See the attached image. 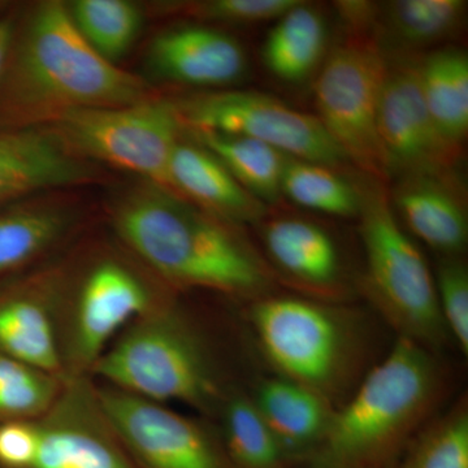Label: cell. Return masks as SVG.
<instances>
[{"label":"cell","instance_id":"cell-1","mask_svg":"<svg viewBox=\"0 0 468 468\" xmlns=\"http://www.w3.org/2000/svg\"><path fill=\"white\" fill-rule=\"evenodd\" d=\"M112 224L126 250L176 292L201 289L252 302L272 292L275 275L239 227L167 189L144 183L129 190Z\"/></svg>","mask_w":468,"mask_h":468},{"label":"cell","instance_id":"cell-2","mask_svg":"<svg viewBox=\"0 0 468 468\" xmlns=\"http://www.w3.org/2000/svg\"><path fill=\"white\" fill-rule=\"evenodd\" d=\"M153 100L149 85L92 50L58 0L27 15L0 79V129L46 128L77 110Z\"/></svg>","mask_w":468,"mask_h":468},{"label":"cell","instance_id":"cell-3","mask_svg":"<svg viewBox=\"0 0 468 468\" xmlns=\"http://www.w3.org/2000/svg\"><path fill=\"white\" fill-rule=\"evenodd\" d=\"M436 353L397 338L340 406L313 452L316 468H390L441 405L446 385Z\"/></svg>","mask_w":468,"mask_h":468},{"label":"cell","instance_id":"cell-4","mask_svg":"<svg viewBox=\"0 0 468 468\" xmlns=\"http://www.w3.org/2000/svg\"><path fill=\"white\" fill-rule=\"evenodd\" d=\"M91 378L150 401L185 403L209 418H217L232 389L178 298L129 323L98 360Z\"/></svg>","mask_w":468,"mask_h":468},{"label":"cell","instance_id":"cell-5","mask_svg":"<svg viewBox=\"0 0 468 468\" xmlns=\"http://www.w3.org/2000/svg\"><path fill=\"white\" fill-rule=\"evenodd\" d=\"M177 294L124 246L122 250L68 255L57 318L64 380L91 378L98 360L129 323Z\"/></svg>","mask_w":468,"mask_h":468},{"label":"cell","instance_id":"cell-6","mask_svg":"<svg viewBox=\"0 0 468 468\" xmlns=\"http://www.w3.org/2000/svg\"><path fill=\"white\" fill-rule=\"evenodd\" d=\"M249 323L264 358L335 409L362 380L367 340L359 318L313 298L266 295L251 302Z\"/></svg>","mask_w":468,"mask_h":468},{"label":"cell","instance_id":"cell-7","mask_svg":"<svg viewBox=\"0 0 468 468\" xmlns=\"http://www.w3.org/2000/svg\"><path fill=\"white\" fill-rule=\"evenodd\" d=\"M366 295L399 337L436 353L451 340L440 313L435 275L375 180L359 193Z\"/></svg>","mask_w":468,"mask_h":468},{"label":"cell","instance_id":"cell-8","mask_svg":"<svg viewBox=\"0 0 468 468\" xmlns=\"http://www.w3.org/2000/svg\"><path fill=\"white\" fill-rule=\"evenodd\" d=\"M46 129L79 158L100 160L172 192L169 167L183 126L171 101L153 98L131 106L77 110Z\"/></svg>","mask_w":468,"mask_h":468},{"label":"cell","instance_id":"cell-9","mask_svg":"<svg viewBox=\"0 0 468 468\" xmlns=\"http://www.w3.org/2000/svg\"><path fill=\"white\" fill-rule=\"evenodd\" d=\"M388 67L377 43L354 37L335 46L315 84L316 117L326 133L345 158L381 183L389 178L378 128Z\"/></svg>","mask_w":468,"mask_h":468},{"label":"cell","instance_id":"cell-10","mask_svg":"<svg viewBox=\"0 0 468 468\" xmlns=\"http://www.w3.org/2000/svg\"><path fill=\"white\" fill-rule=\"evenodd\" d=\"M183 129L250 138L289 158L335 167L347 160L318 117L254 91H212L171 101Z\"/></svg>","mask_w":468,"mask_h":468},{"label":"cell","instance_id":"cell-11","mask_svg":"<svg viewBox=\"0 0 468 468\" xmlns=\"http://www.w3.org/2000/svg\"><path fill=\"white\" fill-rule=\"evenodd\" d=\"M95 388L138 468H234L214 424L109 385Z\"/></svg>","mask_w":468,"mask_h":468},{"label":"cell","instance_id":"cell-12","mask_svg":"<svg viewBox=\"0 0 468 468\" xmlns=\"http://www.w3.org/2000/svg\"><path fill=\"white\" fill-rule=\"evenodd\" d=\"M36 423L38 451L30 468H138L90 378L66 380L57 401Z\"/></svg>","mask_w":468,"mask_h":468},{"label":"cell","instance_id":"cell-13","mask_svg":"<svg viewBox=\"0 0 468 468\" xmlns=\"http://www.w3.org/2000/svg\"><path fill=\"white\" fill-rule=\"evenodd\" d=\"M378 128L389 176L452 171L461 154L462 147L445 138L427 109L417 64L388 67Z\"/></svg>","mask_w":468,"mask_h":468},{"label":"cell","instance_id":"cell-14","mask_svg":"<svg viewBox=\"0 0 468 468\" xmlns=\"http://www.w3.org/2000/svg\"><path fill=\"white\" fill-rule=\"evenodd\" d=\"M68 255L0 280V353L63 378L57 318Z\"/></svg>","mask_w":468,"mask_h":468},{"label":"cell","instance_id":"cell-15","mask_svg":"<svg viewBox=\"0 0 468 468\" xmlns=\"http://www.w3.org/2000/svg\"><path fill=\"white\" fill-rule=\"evenodd\" d=\"M95 168L46 128L0 129V207L95 180Z\"/></svg>","mask_w":468,"mask_h":468},{"label":"cell","instance_id":"cell-16","mask_svg":"<svg viewBox=\"0 0 468 468\" xmlns=\"http://www.w3.org/2000/svg\"><path fill=\"white\" fill-rule=\"evenodd\" d=\"M147 67L159 79L194 86L232 84L246 70L242 46L205 26L174 27L151 42Z\"/></svg>","mask_w":468,"mask_h":468},{"label":"cell","instance_id":"cell-17","mask_svg":"<svg viewBox=\"0 0 468 468\" xmlns=\"http://www.w3.org/2000/svg\"><path fill=\"white\" fill-rule=\"evenodd\" d=\"M393 202L410 232L433 250L458 257L466 249V199L452 171L405 176L394 187Z\"/></svg>","mask_w":468,"mask_h":468},{"label":"cell","instance_id":"cell-18","mask_svg":"<svg viewBox=\"0 0 468 468\" xmlns=\"http://www.w3.org/2000/svg\"><path fill=\"white\" fill-rule=\"evenodd\" d=\"M169 178L172 192L233 226L260 223L266 217V203L248 192L214 154L197 143L180 140Z\"/></svg>","mask_w":468,"mask_h":468},{"label":"cell","instance_id":"cell-19","mask_svg":"<svg viewBox=\"0 0 468 468\" xmlns=\"http://www.w3.org/2000/svg\"><path fill=\"white\" fill-rule=\"evenodd\" d=\"M250 396L264 423L291 458L315 452L335 411L318 393L282 377L261 381Z\"/></svg>","mask_w":468,"mask_h":468},{"label":"cell","instance_id":"cell-20","mask_svg":"<svg viewBox=\"0 0 468 468\" xmlns=\"http://www.w3.org/2000/svg\"><path fill=\"white\" fill-rule=\"evenodd\" d=\"M264 246L275 266L311 291L328 292L341 276L337 246L323 228L297 218L268 221Z\"/></svg>","mask_w":468,"mask_h":468},{"label":"cell","instance_id":"cell-21","mask_svg":"<svg viewBox=\"0 0 468 468\" xmlns=\"http://www.w3.org/2000/svg\"><path fill=\"white\" fill-rule=\"evenodd\" d=\"M75 228L66 208L11 205L0 208V280L57 257Z\"/></svg>","mask_w":468,"mask_h":468},{"label":"cell","instance_id":"cell-22","mask_svg":"<svg viewBox=\"0 0 468 468\" xmlns=\"http://www.w3.org/2000/svg\"><path fill=\"white\" fill-rule=\"evenodd\" d=\"M325 43L324 18L301 2L282 15L268 34L264 64L282 81L300 82L318 66Z\"/></svg>","mask_w":468,"mask_h":468},{"label":"cell","instance_id":"cell-23","mask_svg":"<svg viewBox=\"0 0 468 468\" xmlns=\"http://www.w3.org/2000/svg\"><path fill=\"white\" fill-rule=\"evenodd\" d=\"M419 84L433 122L462 147L468 132V58L460 50L433 52L418 66Z\"/></svg>","mask_w":468,"mask_h":468},{"label":"cell","instance_id":"cell-24","mask_svg":"<svg viewBox=\"0 0 468 468\" xmlns=\"http://www.w3.org/2000/svg\"><path fill=\"white\" fill-rule=\"evenodd\" d=\"M221 440L234 468H286L291 460L264 423L250 394L230 389L218 409Z\"/></svg>","mask_w":468,"mask_h":468},{"label":"cell","instance_id":"cell-25","mask_svg":"<svg viewBox=\"0 0 468 468\" xmlns=\"http://www.w3.org/2000/svg\"><path fill=\"white\" fill-rule=\"evenodd\" d=\"M192 134L194 141L214 154L252 196L264 203L280 198L282 171L289 156L250 138L211 132Z\"/></svg>","mask_w":468,"mask_h":468},{"label":"cell","instance_id":"cell-26","mask_svg":"<svg viewBox=\"0 0 468 468\" xmlns=\"http://www.w3.org/2000/svg\"><path fill=\"white\" fill-rule=\"evenodd\" d=\"M390 468H468L466 394L427 421Z\"/></svg>","mask_w":468,"mask_h":468},{"label":"cell","instance_id":"cell-27","mask_svg":"<svg viewBox=\"0 0 468 468\" xmlns=\"http://www.w3.org/2000/svg\"><path fill=\"white\" fill-rule=\"evenodd\" d=\"M68 9L92 50L112 64L128 54L143 27L140 8L128 0H77Z\"/></svg>","mask_w":468,"mask_h":468},{"label":"cell","instance_id":"cell-28","mask_svg":"<svg viewBox=\"0 0 468 468\" xmlns=\"http://www.w3.org/2000/svg\"><path fill=\"white\" fill-rule=\"evenodd\" d=\"M282 194L301 207L334 217L359 214V193L331 167L288 158L282 177Z\"/></svg>","mask_w":468,"mask_h":468},{"label":"cell","instance_id":"cell-29","mask_svg":"<svg viewBox=\"0 0 468 468\" xmlns=\"http://www.w3.org/2000/svg\"><path fill=\"white\" fill-rule=\"evenodd\" d=\"M66 380L0 353V423L37 420L50 410Z\"/></svg>","mask_w":468,"mask_h":468},{"label":"cell","instance_id":"cell-30","mask_svg":"<svg viewBox=\"0 0 468 468\" xmlns=\"http://www.w3.org/2000/svg\"><path fill=\"white\" fill-rule=\"evenodd\" d=\"M463 0H397L387 5L390 33L403 45L426 46L452 36L463 21Z\"/></svg>","mask_w":468,"mask_h":468},{"label":"cell","instance_id":"cell-31","mask_svg":"<svg viewBox=\"0 0 468 468\" xmlns=\"http://www.w3.org/2000/svg\"><path fill=\"white\" fill-rule=\"evenodd\" d=\"M437 302L446 332L468 353V271L460 257H443L435 275Z\"/></svg>","mask_w":468,"mask_h":468},{"label":"cell","instance_id":"cell-32","mask_svg":"<svg viewBox=\"0 0 468 468\" xmlns=\"http://www.w3.org/2000/svg\"><path fill=\"white\" fill-rule=\"evenodd\" d=\"M300 0H206L171 5L185 14L205 21L224 24H258L279 20Z\"/></svg>","mask_w":468,"mask_h":468},{"label":"cell","instance_id":"cell-33","mask_svg":"<svg viewBox=\"0 0 468 468\" xmlns=\"http://www.w3.org/2000/svg\"><path fill=\"white\" fill-rule=\"evenodd\" d=\"M38 451L36 420L0 423V468H30Z\"/></svg>","mask_w":468,"mask_h":468},{"label":"cell","instance_id":"cell-34","mask_svg":"<svg viewBox=\"0 0 468 468\" xmlns=\"http://www.w3.org/2000/svg\"><path fill=\"white\" fill-rule=\"evenodd\" d=\"M338 8L343 12V17L347 24L362 27L368 26L375 17V5L368 2H341Z\"/></svg>","mask_w":468,"mask_h":468},{"label":"cell","instance_id":"cell-35","mask_svg":"<svg viewBox=\"0 0 468 468\" xmlns=\"http://www.w3.org/2000/svg\"><path fill=\"white\" fill-rule=\"evenodd\" d=\"M15 27L16 26L11 18H0V79H2L9 48H11L12 38H14Z\"/></svg>","mask_w":468,"mask_h":468}]
</instances>
